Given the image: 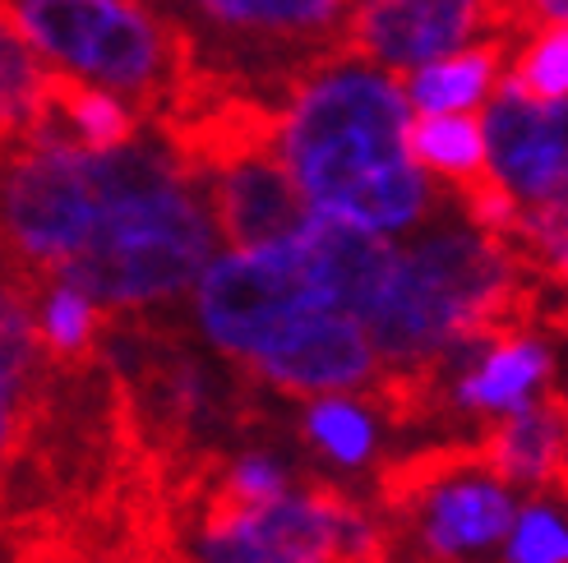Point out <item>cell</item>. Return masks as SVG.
<instances>
[{
	"instance_id": "obj_1",
	"label": "cell",
	"mask_w": 568,
	"mask_h": 563,
	"mask_svg": "<svg viewBox=\"0 0 568 563\" xmlns=\"http://www.w3.org/2000/svg\"><path fill=\"white\" fill-rule=\"evenodd\" d=\"M407 121L412 106L393 74L365 65L315 74L277 125L301 199L365 232L416 227L430 208V181L407 153Z\"/></svg>"
},
{
	"instance_id": "obj_2",
	"label": "cell",
	"mask_w": 568,
	"mask_h": 563,
	"mask_svg": "<svg viewBox=\"0 0 568 563\" xmlns=\"http://www.w3.org/2000/svg\"><path fill=\"white\" fill-rule=\"evenodd\" d=\"M93 157L102 208L89 236L51 277L70 282L98 305L172 300L213 259V222L190 185L194 176L176 153L134 139Z\"/></svg>"
},
{
	"instance_id": "obj_3",
	"label": "cell",
	"mask_w": 568,
	"mask_h": 563,
	"mask_svg": "<svg viewBox=\"0 0 568 563\" xmlns=\"http://www.w3.org/2000/svg\"><path fill=\"white\" fill-rule=\"evenodd\" d=\"M38 55L65 74L153 102L181 79V42L134 0H0Z\"/></svg>"
},
{
	"instance_id": "obj_4",
	"label": "cell",
	"mask_w": 568,
	"mask_h": 563,
	"mask_svg": "<svg viewBox=\"0 0 568 563\" xmlns=\"http://www.w3.org/2000/svg\"><path fill=\"white\" fill-rule=\"evenodd\" d=\"M6 157V245L14 259L51 277L89 236L102 208L98 157L51 139H33Z\"/></svg>"
},
{
	"instance_id": "obj_5",
	"label": "cell",
	"mask_w": 568,
	"mask_h": 563,
	"mask_svg": "<svg viewBox=\"0 0 568 563\" xmlns=\"http://www.w3.org/2000/svg\"><path fill=\"white\" fill-rule=\"evenodd\" d=\"M292 240L245 245L199 273V324L222 351L254 356L310 309H324Z\"/></svg>"
},
{
	"instance_id": "obj_6",
	"label": "cell",
	"mask_w": 568,
	"mask_h": 563,
	"mask_svg": "<svg viewBox=\"0 0 568 563\" xmlns=\"http://www.w3.org/2000/svg\"><path fill=\"white\" fill-rule=\"evenodd\" d=\"M523 0H361L347 42L384 70H416L467 47L486 23H518Z\"/></svg>"
},
{
	"instance_id": "obj_7",
	"label": "cell",
	"mask_w": 568,
	"mask_h": 563,
	"mask_svg": "<svg viewBox=\"0 0 568 563\" xmlns=\"http://www.w3.org/2000/svg\"><path fill=\"white\" fill-rule=\"evenodd\" d=\"M245 360L264 383L287 392H343V388H361L375 375V347L361 319L333 305L301 315L264 351Z\"/></svg>"
},
{
	"instance_id": "obj_8",
	"label": "cell",
	"mask_w": 568,
	"mask_h": 563,
	"mask_svg": "<svg viewBox=\"0 0 568 563\" xmlns=\"http://www.w3.org/2000/svg\"><path fill=\"white\" fill-rule=\"evenodd\" d=\"M480 134L490 172L518 204L564 199V102H531L504 79Z\"/></svg>"
},
{
	"instance_id": "obj_9",
	"label": "cell",
	"mask_w": 568,
	"mask_h": 563,
	"mask_svg": "<svg viewBox=\"0 0 568 563\" xmlns=\"http://www.w3.org/2000/svg\"><path fill=\"white\" fill-rule=\"evenodd\" d=\"M287 240L301 255L310 282L324 291V300L352 319H361L375 305L397 259V249L379 232H365L356 222L328 217L320 208H310Z\"/></svg>"
},
{
	"instance_id": "obj_10",
	"label": "cell",
	"mask_w": 568,
	"mask_h": 563,
	"mask_svg": "<svg viewBox=\"0 0 568 563\" xmlns=\"http://www.w3.org/2000/svg\"><path fill=\"white\" fill-rule=\"evenodd\" d=\"M305 213L310 204L301 199L287 162H277L273 149L245 153L213 172V217L236 249L287 240Z\"/></svg>"
},
{
	"instance_id": "obj_11",
	"label": "cell",
	"mask_w": 568,
	"mask_h": 563,
	"mask_svg": "<svg viewBox=\"0 0 568 563\" xmlns=\"http://www.w3.org/2000/svg\"><path fill=\"white\" fill-rule=\"evenodd\" d=\"M480 462L486 475L514 485L555 490L564 485V398L541 388V398L514 407V416L480 434Z\"/></svg>"
},
{
	"instance_id": "obj_12",
	"label": "cell",
	"mask_w": 568,
	"mask_h": 563,
	"mask_svg": "<svg viewBox=\"0 0 568 563\" xmlns=\"http://www.w3.org/2000/svg\"><path fill=\"white\" fill-rule=\"evenodd\" d=\"M467 471L448 475V481L430 485L420 499H412L403 513H420L425 531L420 541L435 559H458L467 550H486L508 536L514 526V499H508L495 481H463Z\"/></svg>"
},
{
	"instance_id": "obj_13",
	"label": "cell",
	"mask_w": 568,
	"mask_h": 563,
	"mask_svg": "<svg viewBox=\"0 0 568 563\" xmlns=\"http://www.w3.org/2000/svg\"><path fill=\"white\" fill-rule=\"evenodd\" d=\"M550 347L527 332L495 337L490 351L458 379V402L471 411H514L550 383Z\"/></svg>"
},
{
	"instance_id": "obj_14",
	"label": "cell",
	"mask_w": 568,
	"mask_h": 563,
	"mask_svg": "<svg viewBox=\"0 0 568 563\" xmlns=\"http://www.w3.org/2000/svg\"><path fill=\"white\" fill-rule=\"evenodd\" d=\"M504 61V42L490 47H458L439 61L416 65V74L403 83V98L416 111H471L495 89V74Z\"/></svg>"
},
{
	"instance_id": "obj_15",
	"label": "cell",
	"mask_w": 568,
	"mask_h": 563,
	"mask_svg": "<svg viewBox=\"0 0 568 563\" xmlns=\"http://www.w3.org/2000/svg\"><path fill=\"white\" fill-rule=\"evenodd\" d=\"M42 83H47V65L38 47L19 33L6 6H0V157L33 139Z\"/></svg>"
},
{
	"instance_id": "obj_16",
	"label": "cell",
	"mask_w": 568,
	"mask_h": 563,
	"mask_svg": "<svg viewBox=\"0 0 568 563\" xmlns=\"http://www.w3.org/2000/svg\"><path fill=\"white\" fill-rule=\"evenodd\" d=\"M407 153L416 166L448 176L453 185L490 172L486 134L471 111H420L416 121H407Z\"/></svg>"
},
{
	"instance_id": "obj_17",
	"label": "cell",
	"mask_w": 568,
	"mask_h": 563,
	"mask_svg": "<svg viewBox=\"0 0 568 563\" xmlns=\"http://www.w3.org/2000/svg\"><path fill=\"white\" fill-rule=\"evenodd\" d=\"M38 328V347L47 356V365L55 370H79L89 365L106 337V315L98 309V300H89L83 291H74L70 282H55L47 287V300L33 315Z\"/></svg>"
},
{
	"instance_id": "obj_18",
	"label": "cell",
	"mask_w": 568,
	"mask_h": 563,
	"mask_svg": "<svg viewBox=\"0 0 568 563\" xmlns=\"http://www.w3.org/2000/svg\"><path fill=\"white\" fill-rule=\"evenodd\" d=\"M217 28L264 38H305L324 33L347 14V0H194Z\"/></svg>"
},
{
	"instance_id": "obj_19",
	"label": "cell",
	"mask_w": 568,
	"mask_h": 563,
	"mask_svg": "<svg viewBox=\"0 0 568 563\" xmlns=\"http://www.w3.org/2000/svg\"><path fill=\"white\" fill-rule=\"evenodd\" d=\"M508 83L531 102H564V89H568V33H564V23L536 28V38L518 55Z\"/></svg>"
},
{
	"instance_id": "obj_20",
	"label": "cell",
	"mask_w": 568,
	"mask_h": 563,
	"mask_svg": "<svg viewBox=\"0 0 568 563\" xmlns=\"http://www.w3.org/2000/svg\"><path fill=\"white\" fill-rule=\"evenodd\" d=\"M305 430L337 462H365V458H371V448H375L371 420H365L356 407H347V402H320V407H310Z\"/></svg>"
},
{
	"instance_id": "obj_21",
	"label": "cell",
	"mask_w": 568,
	"mask_h": 563,
	"mask_svg": "<svg viewBox=\"0 0 568 563\" xmlns=\"http://www.w3.org/2000/svg\"><path fill=\"white\" fill-rule=\"evenodd\" d=\"M508 563H564L568 554V541H564V522L546 509V503H536L527 509L523 518H514L508 526Z\"/></svg>"
},
{
	"instance_id": "obj_22",
	"label": "cell",
	"mask_w": 568,
	"mask_h": 563,
	"mask_svg": "<svg viewBox=\"0 0 568 563\" xmlns=\"http://www.w3.org/2000/svg\"><path fill=\"white\" fill-rule=\"evenodd\" d=\"M19 434H23V416L14 411V392L0 388V490H6V458L14 453Z\"/></svg>"
}]
</instances>
